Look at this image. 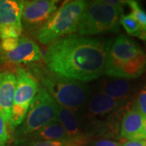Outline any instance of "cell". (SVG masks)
Masks as SVG:
<instances>
[{
	"instance_id": "cell-7",
	"label": "cell",
	"mask_w": 146,
	"mask_h": 146,
	"mask_svg": "<svg viewBox=\"0 0 146 146\" xmlns=\"http://www.w3.org/2000/svg\"><path fill=\"white\" fill-rule=\"evenodd\" d=\"M58 3V1L55 0L24 1L21 16L23 29L36 33L57 10Z\"/></svg>"
},
{
	"instance_id": "cell-8",
	"label": "cell",
	"mask_w": 146,
	"mask_h": 146,
	"mask_svg": "<svg viewBox=\"0 0 146 146\" xmlns=\"http://www.w3.org/2000/svg\"><path fill=\"white\" fill-rule=\"evenodd\" d=\"M24 1L0 0V40L21 37Z\"/></svg>"
},
{
	"instance_id": "cell-5",
	"label": "cell",
	"mask_w": 146,
	"mask_h": 146,
	"mask_svg": "<svg viewBox=\"0 0 146 146\" xmlns=\"http://www.w3.org/2000/svg\"><path fill=\"white\" fill-rule=\"evenodd\" d=\"M123 11L105 3L103 0L88 2L79 21L76 33L90 36L119 30V19Z\"/></svg>"
},
{
	"instance_id": "cell-9",
	"label": "cell",
	"mask_w": 146,
	"mask_h": 146,
	"mask_svg": "<svg viewBox=\"0 0 146 146\" xmlns=\"http://www.w3.org/2000/svg\"><path fill=\"white\" fill-rule=\"evenodd\" d=\"M131 105L123 106L110 97L98 93L90 98L87 103V118L94 127H98L116 113L126 110Z\"/></svg>"
},
{
	"instance_id": "cell-15",
	"label": "cell",
	"mask_w": 146,
	"mask_h": 146,
	"mask_svg": "<svg viewBox=\"0 0 146 146\" xmlns=\"http://www.w3.org/2000/svg\"><path fill=\"white\" fill-rule=\"evenodd\" d=\"M57 121L62 125L68 137L83 136L80 119L75 114V111L58 104Z\"/></svg>"
},
{
	"instance_id": "cell-19",
	"label": "cell",
	"mask_w": 146,
	"mask_h": 146,
	"mask_svg": "<svg viewBox=\"0 0 146 146\" xmlns=\"http://www.w3.org/2000/svg\"><path fill=\"white\" fill-rule=\"evenodd\" d=\"M127 5L130 7L131 10V14L140 24L146 36V11L141 7L139 3L135 0H127Z\"/></svg>"
},
{
	"instance_id": "cell-18",
	"label": "cell",
	"mask_w": 146,
	"mask_h": 146,
	"mask_svg": "<svg viewBox=\"0 0 146 146\" xmlns=\"http://www.w3.org/2000/svg\"><path fill=\"white\" fill-rule=\"evenodd\" d=\"M87 143L86 136L67 137L63 140L45 141H32L27 146H84Z\"/></svg>"
},
{
	"instance_id": "cell-14",
	"label": "cell",
	"mask_w": 146,
	"mask_h": 146,
	"mask_svg": "<svg viewBox=\"0 0 146 146\" xmlns=\"http://www.w3.org/2000/svg\"><path fill=\"white\" fill-rule=\"evenodd\" d=\"M99 92L110 97L121 105L127 106L131 91V83L126 79L112 78L102 80L99 84Z\"/></svg>"
},
{
	"instance_id": "cell-17",
	"label": "cell",
	"mask_w": 146,
	"mask_h": 146,
	"mask_svg": "<svg viewBox=\"0 0 146 146\" xmlns=\"http://www.w3.org/2000/svg\"><path fill=\"white\" fill-rule=\"evenodd\" d=\"M119 25L123 26L128 35L138 37L142 41H146L145 33L143 29L131 13L127 15L123 14L120 16Z\"/></svg>"
},
{
	"instance_id": "cell-23",
	"label": "cell",
	"mask_w": 146,
	"mask_h": 146,
	"mask_svg": "<svg viewBox=\"0 0 146 146\" xmlns=\"http://www.w3.org/2000/svg\"><path fill=\"white\" fill-rule=\"evenodd\" d=\"M103 1L105 3L115 7L121 11H123L124 7L127 5V1H123V0H103Z\"/></svg>"
},
{
	"instance_id": "cell-1",
	"label": "cell",
	"mask_w": 146,
	"mask_h": 146,
	"mask_svg": "<svg viewBox=\"0 0 146 146\" xmlns=\"http://www.w3.org/2000/svg\"><path fill=\"white\" fill-rule=\"evenodd\" d=\"M113 39L72 34L48 46L42 55L47 71L55 76L89 82L105 74Z\"/></svg>"
},
{
	"instance_id": "cell-16",
	"label": "cell",
	"mask_w": 146,
	"mask_h": 146,
	"mask_svg": "<svg viewBox=\"0 0 146 146\" xmlns=\"http://www.w3.org/2000/svg\"><path fill=\"white\" fill-rule=\"evenodd\" d=\"M30 136L33 139V141H57L68 137L62 125L58 121L48 123Z\"/></svg>"
},
{
	"instance_id": "cell-4",
	"label": "cell",
	"mask_w": 146,
	"mask_h": 146,
	"mask_svg": "<svg viewBox=\"0 0 146 146\" xmlns=\"http://www.w3.org/2000/svg\"><path fill=\"white\" fill-rule=\"evenodd\" d=\"M87 3L88 2L84 0L65 2L35 33L38 42L44 46H50L53 42L76 33Z\"/></svg>"
},
{
	"instance_id": "cell-22",
	"label": "cell",
	"mask_w": 146,
	"mask_h": 146,
	"mask_svg": "<svg viewBox=\"0 0 146 146\" xmlns=\"http://www.w3.org/2000/svg\"><path fill=\"white\" fill-rule=\"evenodd\" d=\"M92 146H121V143L109 139H101L94 141Z\"/></svg>"
},
{
	"instance_id": "cell-21",
	"label": "cell",
	"mask_w": 146,
	"mask_h": 146,
	"mask_svg": "<svg viewBox=\"0 0 146 146\" xmlns=\"http://www.w3.org/2000/svg\"><path fill=\"white\" fill-rule=\"evenodd\" d=\"M134 106L141 115L146 118V85L140 91Z\"/></svg>"
},
{
	"instance_id": "cell-10",
	"label": "cell",
	"mask_w": 146,
	"mask_h": 146,
	"mask_svg": "<svg viewBox=\"0 0 146 146\" xmlns=\"http://www.w3.org/2000/svg\"><path fill=\"white\" fill-rule=\"evenodd\" d=\"M42 55L36 42L26 36H21L13 49L6 52L0 51V60L12 65L33 64L42 59Z\"/></svg>"
},
{
	"instance_id": "cell-2",
	"label": "cell",
	"mask_w": 146,
	"mask_h": 146,
	"mask_svg": "<svg viewBox=\"0 0 146 146\" xmlns=\"http://www.w3.org/2000/svg\"><path fill=\"white\" fill-rule=\"evenodd\" d=\"M146 68V52L133 39L119 35L112 40L105 74L112 78L134 79Z\"/></svg>"
},
{
	"instance_id": "cell-3",
	"label": "cell",
	"mask_w": 146,
	"mask_h": 146,
	"mask_svg": "<svg viewBox=\"0 0 146 146\" xmlns=\"http://www.w3.org/2000/svg\"><path fill=\"white\" fill-rule=\"evenodd\" d=\"M29 68V71L59 106L76 111L88 102L89 89L84 83L55 76L41 65L31 64Z\"/></svg>"
},
{
	"instance_id": "cell-25",
	"label": "cell",
	"mask_w": 146,
	"mask_h": 146,
	"mask_svg": "<svg viewBox=\"0 0 146 146\" xmlns=\"http://www.w3.org/2000/svg\"><path fill=\"white\" fill-rule=\"evenodd\" d=\"M142 136H143V139L146 140V120H145V122L144 128H143V133H142Z\"/></svg>"
},
{
	"instance_id": "cell-13",
	"label": "cell",
	"mask_w": 146,
	"mask_h": 146,
	"mask_svg": "<svg viewBox=\"0 0 146 146\" xmlns=\"http://www.w3.org/2000/svg\"><path fill=\"white\" fill-rule=\"evenodd\" d=\"M16 87V74L0 72V110L8 123L11 110L14 103Z\"/></svg>"
},
{
	"instance_id": "cell-11",
	"label": "cell",
	"mask_w": 146,
	"mask_h": 146,
	"mask_svg": "<svg viewBox=\"0 0 146 146\" xmlns=\"http://www.w3.org/2000/svg\"><path fill=\"white\" fill-rule=\"evenodd\" d=\"M16 76V87L13 105L29 107L39 91V82L29 70L25 68H17Z\"/></svg>"
},
{
	"instance_id": "cell-20",
	"label": "cell",
	"mask_w": 146,
	"mask_h": 146,
	"mask_svg": "<svg viewBox=\"0 0 146 146\" xmlns=\"http://www.w3.org/2000/svg\"><path fill=\"white\" fill-rule=\"evenodd\" d=\"M7 122L0 110V146H6L10 139V134L7 129Z\"/></svg>"
},
{
	"instance_id": "cell-24",
	"label": "cell",
	"mask_w": 146,
	"mask_h": 146,
	"mask_svg": "<svg viewBox=\"0 0 146 146\" xmlns=\"http://www.w3.org/2000/svg\"><path fill=\"white\" fill-rule=\"evenodd\" d=\"M121 146H146V140H128L123 142Z\"/></svg>"
},
{
	"instance_id": "cell-6",
	"label": "cell",
	"mask_w": 146,
	"mask_h": 146,
	"mask_svg": "<svg viewBox=\"0 0 146 146\" xmlns=\"http://www.w3.org/2000/svg\"><path fill=\"white\" fill-rule=\"evenodd\" d=\"M57 102L40 87L38 93L32 101L23 125L17 131V136H30L48 123L57 121Z\"/></svg>"
},
{
	"instance_id": "cell-12",
	"label": "cell",
	"mask_w": 146,
	"mask_h": 146,
	"mask_svg": "<svg viewBox=\"0 0 146 146\" xmlns=\"http://www.w3.org/2000/svg\"><path fill=\"white\" fill-rule=\"evenodd\" d=\"M146 118L141 115L135 106H131L123 114L120 122L119 137L128 140L143 139V128Z\"/></svg>"
}]
</instances>
